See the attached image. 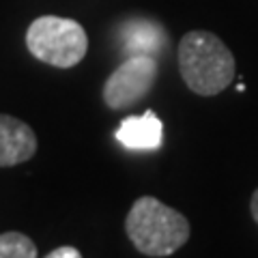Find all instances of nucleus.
Here are the masks:
<instances>
[{"label":"nucleus","mask_w":258,"mask_h":258,"mask_svg":"<svg viewBox=\"0 0 258 258\" xmlns=\"http://www.w3.org/2000/svg\"><path fill=\"white\" fill-rule=\"evenodd\" d=\"M179 71L189 91L213 97L232 84L237 64L228 45L217 35L191 30L179 43Z\"/></svg>","instance_id":"obj_1"},{"label":"nucleus","mask_w":258,"mask_h":258,"mask_svg":"<svg viewBox=\"0 0 258 258\" xmlns=\"http://www.w3.org/2000/svg\"><path fill=\"white\" fill-rule=\"evenodd\" d=\"M132 245L144 256L161 258L181 249L189 239V222L176 209L153 196H142L132 205L125 220Z\"/></svg>","instance_id":"obj_2"},{"label":"nucleus","mask_w":258,"mask_h":258,"mask_svg":"<svg viewBox=\"0 0 258 258\" xmlns=\"http://www.w3.org/2000/svg\"><path fill=\"white\" fill-rule=\"evenodd\" d=\"M26 47L37 60L58 69H69L86 56L88 37L76 20L43 15L28 26Z\"/></svg>","instance_id":"obj_3"},{"label":"nucleus","mask_w":258,"mask_h":258,"mask_svg":"<svg viewBox=\"0 0 258 258\" xmlns=\"http://www.w3.org/2000/svg\"><path fill=\"white\" fill-rule=\"evenodd\" d=\"M157 80L155 56H129L112 71L103 84V101L112 110L136 106L151 93Z\"/></svg>","instance_id":"obj_4"},{"label":"nucleus","mask_w":258,"mask_h":258,"mask_svg":"<svg viewBox=\"0 0 258 258\" xmlns=\"http://www.w3.org/2000/svg\"><path fill=\"white\" fill-rule=\"evenodd\" d=\"M37 153V136L24 120L0 114V168L18 166Z\"/></svg>","instance_id":"obj_5"},{"label":"nucleus","mask_w":258,"mask_h":258,"mask_svg":"<svg viewBox=\"0 0 258 258\" xmlns=\"http://www.w3.org/2000/svg\"><path fill=\"white\" fill-rule=\"evenodd\" d=\"M116 140L132 151H155L164 140V125L153 110L142 116H127L116 129Z\"/></svg>","instance_id":"obj_6"},{"label":"nucleus","mask_w":258,"mask_h":258,"mask_svg":"<svg viewBox=\"0 0 258 258\" xmlns=\"http://www.w3.org/2000/svg\"><path fill=\"white\" fill-rule=\"evenodd\" d=\"M166 43L168 35L157 22L132 20L120 28V47L127 56H157Z\"/></svg>","instance_id":"obj_7"},{"label":"nucleus","mask_w":258,"mask_h":258,"mask_svg":"<svg viewBox=\"0 0 258 258\" xmlns=\"http://www.w3.org/2000/svg\"><path fill=\"white\" fill-rule=\"evenodd\" d=\"M0 258H37V245L24 232H3L0 235Z\"/></svg>","instance_id":"obj_8"},{"label":"nucleus","mask_w":258,"mask_h":258,"mask_svg":"<svg viewBox=\"0 0 258 258\" xmlns=\"http://www.w3.org/2000/svg\"><path fill=\"white\" fill-rule=\"evenodd\" d=\"M45 258H82V254H80V249H78V247L62 245V247H56V249H52V252L47 254Z\"/></svg>","instance_id":"obj_9"},{"label":"nucleus","mask_w":258,"mask_h":258,"mask_svg":"<svg viewBox=\"0 0 258 258\" xmlns=\"http://www.w3.org/2000/svg\"><path fill=\"white\" fill-rule=\"evenodd\" d=\"M249 211H252L254 222L258 224V189L252 194V203H249Z\"/></svg>","instance_id":"obj_10"}]
</instances>
